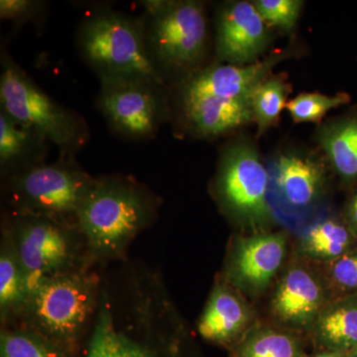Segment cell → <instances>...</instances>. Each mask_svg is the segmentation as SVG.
I'll use <instances>...</instances> for the list:
<instances>
[{
  "instance_id": "13",
  "label": "cell",
  "mask_w": 357,
  "mask_h": 357,
  "mask_svg": "<svg viewBox=\"0 0 357 357\" xmlns=\"http://www.w3.org/2000/svg\"><path fill=\"white\" fill-rule=\"evenodd\" d=\"M325 291L317 277L302 267L288 270L273 298V312L293 328H309L324 310Z\"/></svg>"
},
{
  "instance_id": "8",
  "label": "cell",
  "mask_w": 357,
  "mask_h": 357,
  "mask_svg": "<svg viewBox=\"0 0 357 357\" xmlns=\"http://www.w3.org/2000/svg\"><path fill=\"white\" fill-rule=\"evenodd\" d=\"M30 288L38 282L81 268L86 251L77 225L41 215L11 213L9 229Z\"/></svg>"
},
{
  "instance_id": "7",
  "label": "cell",
  "mask_w": 357,
  "mask_h": 357,
  "mask_svg": "<svg viewBox=\"0 0 357 357\" xmlns=\"http://www.w3.org/2000/svg\"><path fill=\"white\" fill-rule=\"evenodd\" d=\"M141 18L148 52L160 74L185 70L203 58L208 37L204 6L197 1L145 0Z\"/></svg>"
},
{
  "instance_id": "4",
  "label": "cell",
  "mask_w": 357,
  "mask_h": 357,
  "mask_svg": "<svg viewBox=\"0 0 357 357\" xmlns=\"http://www.w3.org/2000/svg\"><path fill=\"white\" fill-rule=\"evenodd\" d=\"M77 44L100 79H144L165 86L148 52L141 20L116 11L91 14L77 29Z\"/></svg>"
},
{
  "instance_id": "26",
  "label": "cell",
  "mask_w": 357,
  "mask_h": 357,
  "mask_svg": "<svg viewBox=\"0 0 357 357\" xmlns=\"http://www.w3.org/2000/svg\"><path fill=\"white\" fill-rule=\"evenodd\" d=\"M349 102L347 95L328 96L303 93L287 103L286 107L295 122H319L331 109Z\"/></svg>"
},
{
  "instance_id": "19",
  "label": "cell",
  "mask_w": 357,
  "mask_h": 357,
  "mask_svg": "<svg viewBox=\"0 0 357 357\" xmlns=\"http://www.w3.org/2000/svg\"><path fill=\"white\" fill-rule=\"evenodd\" d=\"M31 288L8 232L2 236L0 250V316L2 324L20 319Z\"/></svg>"
},
{
  "instance_id": "28",
  "label": "cell",
  "mask_w": 357,
  "mask_h": 357,
  "mask_svg": "<svg viewBox=\"0 0 357 357\" xmlns=\"http://www.w3.org/2000/svg\"><path fill=\"white\" fill-rule=\"evenodd\" d=\"M44 13L43 2L33 0H1L0 18L15 24H22L30 20H37Z\"/></svg>"
},
{
  "instance_id": "9",
  "label": "cell",
  "mask_w": 357,
  "mask_h": 357,
  "mask_svg": "<svg viewBox=\"0 0 357 357\" xmlns=\"http://www.w3.org/2000/svg\"><path fill=\"white\" fill-rule=\"evenodd\" d=\"M100 81L98 107L110 128L131 140L153 138L165 121V86L135 79Z\"/></svg>"
},
{
  "instance_id": "21",
  "label": "cell",
  "mask_w": 357,
  "mask_h": 357,
  "mask_svg": "<svg viewBox=\"0 0 357 357\" xmlns=\"http://www.w3.org/2000/svg\"><path fill=\"white\" fill-rule=\"evenodd\" d=\"M319 141L340 177L357 180V115L325 126Z\"/></svg>"
},
{
  "instance_id": "5",
  "label": "cell",
  "mask_w": 357,
  "mask_h": 357,
  "mask_svg": "<svg viewBox=\"0 0 357 357\" xmlns=\"http://www.w3.org/2000/svg\"><path fill=\"white\" fill-rule=\"evenodd\" d=\"M1 66L0 110L53 143L66 155L84 146L89 129L79 115L47 95L4 53Z\"/></svg>"
},
{
  "instance_id": "32",
  "label": "cell",
  "mask_w": 357,
  "mask_h": 357,
  "mask_svg": "<svg viewBox=\"0 0 357 357\" xmlns=\"http://www.w3.org/2000/svg\"><path fill=\"white\" fill-rule=\"evenodd\" d=\"M347 357H357V347L356 349H354V351L349 352Z\"/></svg>"
},
{
  "instance_id": "24",
  "label": "cell",
  "mask_w": 357,
  "mask_h": 357,
  "mask_svg": "<svg viewBox=\"0 0 357 357\" xmlns=\"http://www.w3.org/2000/svg\"><path fill=\"white\" fill-rule=\"evenodd\" d=\"M0 357H73L64 349L27 326H6L0 335Z\"/></svg>"
},
{
  "instance_id": "17",
  "label": "cell",
  "mask_w": 357,
  "mask_h": 357,
  "mask_svg": "<svg viewBox=\"0 0 357 357\" xmlns=\"http://www.w3.org/2000/svg\"><path fill=\"white\" fill-rule=\"evenodd\" d=\"M243 301L225 286H218L199 319V335L208 342L229 344L241 337L249 321Z\"/></svg>"
},
{
  "instance_id": "14",
  "label": "cell",
  "mask_w": 357,
  "mask_h": 357,
  "mask_svg": "<svg viewBox=\"0 0 357 357\" xmlns=\"http://www.w3.org/2000/svg\"><path fill=\"white\" fill-rule=\"evenodd\" d=\"M286 252L282 234H260L243 239L237 245L230 273L239 287L258 292L266 287L281 267Z\"/></svg>"
},
{
  "instance_id": "15",
  "label": "cell",
  "mask_w": 357,
  "mask_h": 357,
  "mask_svg": "<svg viewBox=\"0 0 357 357\" xmlns=\"http://www.w3.org/2000/svg\"><path fill=\"white\" fill-rule=\"evenodd\" d=\"M278 57L246 66L215 65L199 70L185 82L183 91L249 100L255 89L267 79Z\"/></svg>"
},
{
  "instance_id": "22",
  "label": "cell",
  "mask_w": 357,
  "mask_h": 357,
  "mask_svg": "<svg viewBox=\"0 0 357 357\" xmlns=\"http://www.w3.org/2000/svg\"><path fill=\"white\" fill-rule=\"evenodd\" d=\"M351 243V234L342 223L319 218L305 229L301 246L307 255L319 259H337Z\"/></svg>"
},
{
  "instance_id": "11",
  "label": "cell",
  "mask_w": 357,
  "mask_h": 357,
  "mask_svg": "<svg viewBox=\"0 0 357 357\" xmlns=\"http://www.w3.org/2000/svg\"><path fill=\"white\" fill-rule=\"evenodd\" d=\"M267 25L255 4L237 1L222 9L218 20V57L227 64H252L266 48Z\"/></svg>"
},
{
  "instance_id": "18",
  "label": "cell",
  "mask_w": 357,
  "mask_h": 357,
  "mask_svg": "<svg viewBox=\"0 0 357 357\" xmlns=\"http://www.w3.org/2000/svg\"><path fill=\"white\" fill-rule=\"evenodd\" d=\"M48 141L0 110V170L4 176L43 163Z\"/></svg>"
},
{
  "instance_id": "16",
  "label": "cell",
  "mask_w": 357,
  "mask_h": 357,
  "mask_svg": "<svg viewBox=\"0 0 357 357\" xmlns=\"http://www.w3.org/2000/svg\"><path fill=\"white\" fill-rule=\"evenodd\" d=\"M185 119L195 132L211 137L253 121L249 100H231L204 93H182Z\"/></svg>"
},
{
  "instance_id": "27",
  "label": "cell",
  "mask_w": 357,
  "mask_h": 357,
  "mask_svg": "<svg viewBox=\"0 0 357 357\" xmlns=\"http://www.w3.org/2000/svg\"><path fill=\"white\" fill-rule=\"evenodd\" d=\"M303 2L299 0H258L255 6L267 26L282 31L294 29L299 17Z\"/></svg>"
},
{
  "instance_id": "29",
  "label": "cell",
  "mask_w": 357,
  "mask_h": 357,
  "mask_svg": "<svg viewBox=\"0 0 357 357\" xmlns=\"http://www.w3.org/2000/svg\"><path fill=\"white\" fill-rule=\"evenodd\" d=\"M332 276L340 287L357 290V255L337 258L333 265Z\"/></svg>"
},
{
  "instance_id": "6",
  "label": "cell",
  "mask_w": 357,
  "mask_h": 357,
  "mask_svg": "<svg viewBox=\"0 0 357 357\" xmlns=\"http://www.w3.org/2000/svg\"><path fill=\"white\" fill-rule=\"evenodd\" d=\"M7 178L6 195L13 213L73 225L96 180L69 158L52 164L43 162Z\"/></svg>"
},
{
  "instance_id": "31",
  "label": "cell",
  "mask_w": 357,
  "mask_h": 357,
  "mask_svg": "<svg viewBox=\"0 0 357 357\" xmlns=\"http://www.w3.org/2000/svg\"><path fill=\"white\" fill-rule=\"evenodd\" d=\"M349 215H351V222L357 227V196L354 198L349 208Z\"/></svg>"
},
{
  "instance_id": "20",
  "label": "cell",
  "mask_w": 357,
  "mask_h": 357,
  "mask_svg": "<svg viewBox=\"0 0 357 357\" xmlns=\"http://www.w3.org/2000/svg\"><path fill=\"white\" fill-rule=\"evenodd\" d=\"M312 328L321 351L349 354L357 347V302H340L326 307Z\"/></svg>"
},
{
  "instance_id": "1",
  "label": "cell",
  "mask_w": 357,
  "mask_h": 357,
  "mask_svg": "<svg viewBox=\"0 0 357 357\" xmlns=\"http://www.w3.org/2000/svg\"><path fill=\"white\" fill-rule=\"evenodd\" d=\"M152 275H129L100 292L86 357H178L163 333L165 303Z\"/></svg>"
},
{
  "instance_id": "10",
  "label": "cell",
  "mask_w": 357,
  "mask_h": 357,
  "mask_svg": "<svg viewBox=\"0 0 357 357\" xmlns=\"http://www.w3.org/2000/svg\"><path fill=\"white\" fill-rule=\"evenodd\" d=\"M269 175L252 148L238 145L225 155L218 176V191L229 208L251 220H265Z\"/></svg>"
},
{
  "instance_id": "25",
  "label": "cell",
  "mask_w": 357,
  "mask_h": 357,
  "mask_svg": "<svg viewBox=\"0 0 357 357\" xmlns=\"http://www.w3.org/2000/svg\"><path fill=\"white\" fill-rule=\"evenodd\" d=\"M289 93L287 84L281 77H267L251 95L253 121L258 126V134L273 126L282 110L286 107Z\"/></svg>"
},
{
  "instance_id": "23",
  "label": "cell",
  "mask_w": 357,
  "mask_h": 357,
  "mask_svg": "<svg viewBox=\"0 0 357 357\" xmlns=\"http://www.w3.org/2000/svg\"><path fill=\"white\" fill-rule=\"evenodd\" d=\"M232 357H306L299 340L288 333L264 328L237 342Z\"/></svg>"
},
{
  "instance_id": "12",
  "label": "cell",
  "mask_w": 357,
  "mask_h": 357,
  "mask_svg": "<svg viewBox=\"0 0 357 357\" xmlns=\"http://www.w3.org/2000/svg\"><path fill=\"white\" fill-rule=\"evenodd\" d=\"M268 203H280L284 210L298 213L318 203L324 187V170L318 162L300 155H281L268 169Z\"/></svg>"
},
{
  "instance_id": "3",
  "label": "cell",
  "mask_w": 357,
  "mask_h": 357,
  "mask_svg": "<svg viewBox=\"0 0 357 357\" xmlns=\"http://www.w3.org/2000/svg\"><path fill=\"white\" fill-rule=\"evenodd\" d=\"M100 290L98 277L83 268L44 279L31 289L21 325L74 356L95 319Z\"/></svg>"
},
{
  "instance_id": "2",
  "label": "cell",
  "mask_w": 357,
  "mask_h": 357,
  "mask_svg": "<svg viewBox=\"0 0 357 357\" xmlns=\"http://www.w3.org/2000/svg\"><path fill=\"white\" fill-rule=\"evenodd\" d=\"M156 210V197L135 178H96L76 220L86 252L95 259L119 257L154 220Z\"/></svg>"
},
{
  "instance_id": "30",
  "label": "cell",
  "mask_w": 357,
  "mask_h": 357,
  "mask_svg": "<svg viewBox=\"0 0 357 357\" xmlns=\"http://www.w3.org/2000/svg\"><path fill=\"white\" fill-rule=\"evenodd\" d=\"M347 354L333 351H321L311 357H347Z\"/></svg>"
}]
</instances>
